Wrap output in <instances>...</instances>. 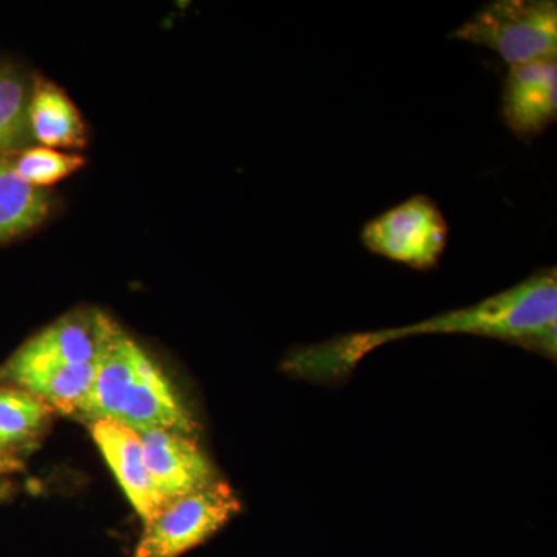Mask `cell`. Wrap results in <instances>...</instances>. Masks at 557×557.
<instances>
[{
    "label": "cell",
    "mask_w": 557,
    "mask_h": 557,
    "mask_svg": "<svg viewBox=\"0 0 557 557\" xmlns=\"http://www.w3.org/2000/svg\"><path fill=\"white\" fill-rule=\"evenodd\" d=\"M424 335H469L502 341L556 361L557 270L534 271L511 288L474 306L446 311L405 327L348 333L300 348L285 369L311 381H335L350 375L370 351L395 341Z\"/></svg>",
    "instance_id": "1"
},
{
    "label": "cell",
    "mask_w": 557,
    "mask_h": 557,
    "mask_svg": "<svg viewBox=\"0 0 557 557\" xmlns=\"http://www.w3.org/2000/svg\"><path fill=\"white\" fill-rule=\"evenodd\" d=\"M91 322L97 344L94 384L78 417L193 437L196 421L160 366L108 314L97 313Z\"/></svg>",
    "instance_id": "2"
},
{
    "label": "cell",
    "mask_w": 557,
    "mask_h": 557,
    "mask_svg": "<svg viewBox=\"0 0 557 557\" xmlns=\"http://www.w3.org/2000/svg\"><path fill=\"white\" fill-rule=\"evenodd\" d=\"M496 51L509 67L557 58L556 0H494L449 35Z\"/></svg>",
    "instance_id": "3"
},
{
    "label": "cell",
    "mask_w": 557,
    "mask_h": 557,
    "mask_svg": "<svg viewBox=\"0 0 557 557\" xmlns=\"http://www.w3.org/2000/svg\"><path fill=\"white\" fill-rule=\"evenodd\" d=\"M242 500L225 480L166 502L143 525L132 557H182L239 516Z\"/></svg>",
    "instance_id": "4"
},
{
    "label": "cell",
    "mask_w": 557,
    "mask_h": 557,
    "mask_svg": "<svg viewBox=\"0 0 557 557\" xmlns=\"http://www.w3.org/2000/svg\"><path fill=\"white\" fill-rule=\"evenodd\" d=\"M359 237L372 255L429 271L437 269L445 255L449 225L438 205L418 194L369 220Z\"/></svg>",
    "instance_id": "5"
},
{
    "label": "cell",
    "mask_w": 557,
    "mask_h": 557,
    "mask_svg": "<svg viewBox=\"0 0 557 557\" xmlns=\"http://www.w3.org/2000/svg\"><path fill=\"white\" fill-rule=\"evenodd\" d=\"M500 113L520 141L542 137L557 120V58L511 65L502 86Z\"/></svg>",
    "instance_id": "6"
},
{
    "label": "cell",
    "mask_w": 557,
    "mask_h": 557,
    "mask_svg": "<svg viewBox=\"0 0 557 557\" xmlns=\"http://www.w3.org/2000/svg\"><path fill=\"white\" fill-rule=\"evenodd\" d=\"M137 434L150 479L164 504L220 480L218 469L193 437L159 429Z\"/></svg>",
    "instance_id": "7"
},
{
    "label": "cell",
    "mask_w": 557,
    "mask_h": 557,
    "mask_svg": "<svg viewBox=\"0 0 557 557\" xmlns=\"http://www.w3.org/2000/svg\"><path fill=\"white\" fill-rule=\"evenodd\" d=\"M95 355L91 318H62L25 343L0 370V380L20 386L22 381L50 370L89 364Z\"/></svg>",
    "instance_id": "8"
},
{
    "label": "cell",
    "mask_w": 557,
    "mask_h": 557,
    "mask_svg": "<svg viewBox=\"0 0 557 557\" xmlns=\"http://www.w3.org/2000/svg\"><path fill=\"white\" fill-rule=\"evenodd\" d=\"M90 429L106 463L145 525L164 502L150 479L139 435L110 420L94 421Z\"/></svg>",
    "instance_id": "9"
},
{
    "label": "cell",
    "mask_w": 557,
    "mask_h": 557,
    "mask_svg": "<svg viewBox=\"0 0 557 557\" xmlns=\"http://www.w3.org/2000/svg\"><path fill=\"white\" fill-rule=\"evenodd\" d=\"M28 124L33 141L44 148L81 149L87 143V127L75 102L51 81H38L32 89Z\"/></svg>",
    "instance_id": "10"
},
{
    "label": "cell",
    "mask_w": 557,
    "mask_h": 557,
    "mask_svg": "<svg viewBox=\"0 0 557 557\" xmlns=\"http://www.w3.org/2000/svg\"><path fill=\"white\" fill-rule=\"evenodd\" d=\"M51 194L17 174L14 159L0 153V242L40 225L51 211Z\"/></svg>",
    "instance_id": "11"
},
{
    "label": "cell",
    "mask_w": 557,
    "mask_h": 557,
    "mask_svg": "<svg viewBox=\"0 0 557 557\" xmlns=\"http://www.w3.org/2000/svg\"><path fill=\"white\" fill-rule=\"evenodd\" d=\"M32 89L21 73L0 69V153L11 156L33 143L28 124Z\"/></svg>",
    "instance_id": "12"
},
{
    "label": "cell",
    "mask_w": 557,
    "mask_h": 557,
    "mask_svg": "<svg viewBox=\"0 0 557 557\" xmlns=\"http://www.w3.org/2000/svg\"><path fill=\"white\" fill-rule=\"evenodd\" d=\"M53 412L24 391H0V435L14 446L27 443Z\"/></svg>",
    "instance_id": "13"
},
{
    "label": "cell",
    "mask_w": 557,
    "mask_h": 557,
    "mask_svg": "<svg viewBox=\"0 0 557 557\" xmlns=\"http://www.w3.org/2000/svg\"><path fill=\"white\" fill-rule=\"evenodd\" d=\"M84 164H86V159L78 153L44 148V146L22 150L20 157L14 159L17 174L25 182L40 189L57 185L61 180L79 171Z\"/></svg>",
    "instance_id": "14"
},
{
    "label": "cell",
    "mask_w": 557,
    "mask_h": 557,
    "mask_svg": "<svg viewBox=\"0 0 557 557\" xmlns=\"http://www.w3.org/2000/svg\"><path fill=\"white\" fill-rule=\"evenodd\" d=\"M14 487L10 482H0V502L7 500L13 494Z\"/></svg>",
    "instance_id": "15"
},
{
    "label": "cell",
    "mask_w": 557,
    "mask_h": 557,
    "mask_svg": "<svg viewBox=\"0 0 557 557\" xmlns=\"http://www.w3.org/2000/svg\"><path fill=\"white\" fill-rule=\"evenodd\" d=\"M14 461L7 460L3 454H0V472L9 471V469H14Z\"/></svg>",
    "instance_id": "16"
},
{
    "label": "cell",
    "mask_w": 557,
    "mask_h": 557,
    "mask_svg": "<svg viewBox=\"0 0 557 557\" xmlns=\"http://www.w3.org/2000/svg\"><path fill=\"white\" fill-rule=\"evenodd\" d=\"M10 448H14L13 443H11L10 440H7L5 437H2V435H0V454L5 453V450Z\"/></svg>",
    "instance_id": "17"
}]
</instances>
